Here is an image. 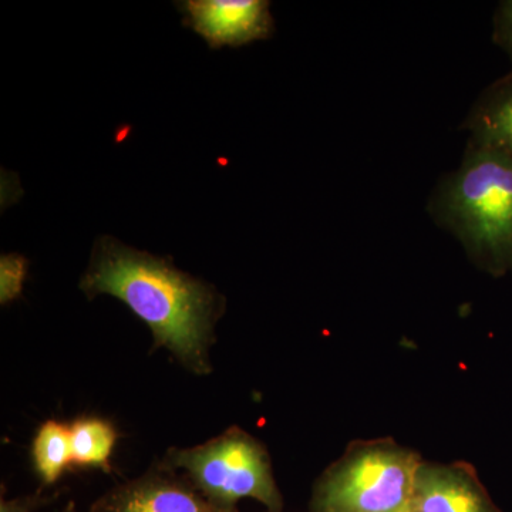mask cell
I'll return each instance as SVG.
<instances>
[{
	"label": "cell",
	"instance_id": "obj_6",
	"mask_svg": "<svg viewBox=\"0 0 512 512\" xmlns=\"http://www.w3.org/2000/svg\"><path fill=\"white\" fill-rule=\"evenodd\" d=\"M90 512H222L190 483L164 466L153 468L100 497Z\"/></svg>",
	"mask_w": 512,
	"mask_h": 512
},
{
	"label": "cell",
	"instance_id": "obj_11",
	"mask_svg": "<svg viewBox=\"0 0 512 512\" xmlns=\"http://www.w3.org/2000/svg\"><path fill=\"white\" fill-rule=\"evenodd\" d=\"M28 258L20 254H5L0 258V303L9 305L22 295L28 276Z\"/></svg>",
	"mask_w": 512,
	"mask_h": 512
},
{
	"label": "cell",
	"instance_id": "obj_8",
	"mask_svg": "<svg viewBox=\"0 0 512 512\" xmlns=\"http://www.w3.org/2000/svg\"><path fill=\"white\" fill-rule=\"evenodd\" d=\"M477 146L512 157V74L494 87L471 117Z\"/></svg>",
	"mask_w": 512,
	"mask_h": 512
},
{
	"label": "cell",
	"instance_id": "obj_1",
	"mask_svg": "<svg viewBox=\"0 0 512 512\" xmlns=\"http://www.w3.org/2000/svg\"><path fill=\"white\" fill-rule=\"evenodd\" d=\"M80 289L89 298L120 299L151 329L156 348L170 350L191 372H211V343L224 298L207 282L175 268L171 259L100 237Z\"/></svg>",
	"mask_w": 512,
	"mask_h": 512
},
{
	"label": "cell",
	"instance_id": "obj_2",
	"mask_svg": "<svg viewBox=\"0 0 512 512\" xmlns=\"http://www.w3.org/2000/svg\"><path fill=\"white\" fill-rule=\"evenodd\" d=\"M444 221L495 271L512 266V157L477 146L444 187Z\"/></svg>",
	"mask_w": 512,
	"mask_h": 512
},
{
	"label": "cell",
	"instance_id": "obj_14",
	"mask_svg": "<svg viewBox=\"0 0 512 512\" xmlns=\"http://www.w3.org/2000/svg\"><path fill=\"white\" fill-rule=\"evenodd\" d=\"M63 512H77L76 504H74L73 501H70V503L64 507Z\"/></svg>",
	"mask_w": 512,
	"mask_h": 512
},
{
	"label": "cell",
	"instance_id": "obj_9",
	"mask_svg": "<svg viewBox=\"0 0 512 512\" xmlns=\"http://www.w3.org/2000/svg\"><path fill=\"white\" fill-rule=\"evenodd\" d=\"M117 431L106 420L84 417L70 426L73 464L110 471V457L116 446Z\"/></svg>",
	"mask_w": 512,
	"mask_h": 512
},
{
	"label": "cell",
	"instance_id": "obj_15",
	"mask_svg": "<svg viewBox=\"0 0 512 512\" xmlns=\"http://www.w3.org/2000/svg\"><path fill=\"white\" fill-rule=\"evenodd\" d=\"M399 512H414V510L412 508V504H410L409 507H406V508H404V510L399 511Z\"/></svg>",
	"mask_w": 512,
	"mask_h": 512
},
{
	"label": "cell",
	"instance_id": "obj_5",
	"mask_svg": "<svg viewBox=\"0 0 512 512\" xmlns=\"http://www.w3.org/2000/svg\"><path fill=\"white\" fill-rule=\"evenodd\" d=\"M184 25L207 40L211 49L268 39L274 32L265 0H185L177 3Z\"/></svg>",
	"mask_w": 512,
	"mask_h": 512
},
{
	"label": "cell",
	"instance_id": "obj_7",
	"mask_svg": "<svg viewBox=\"0 0 512 512\" xmlns=\"http://www.w3.org/2000/svg\"><path fill=\"white\" fill-rule=\"evenodd\" d=\"M414 512H498L470 474L421 466L412 498Z\"/></svg>",
	"mask_w": 512,
	"mask_h": 512
},
{
	"label": "cell",
	"instance_id": "obj_10",
	"mask_svg": "<svg viewBox=\"0 0 512 512\" xmlns=\"http://www.w3.org/2000/svg\"><path fill=\"white\" fill-rule=\"evenodd\" d=\"M32 457L42 483L55 484L67 467L73 464L70 427L55 420L42 424L33 440Z\"/></svg>",
	"mask_w": 512,
	"mask_h": 512
},
{
	"label": "cell",
	"instance_id": "obj_12",
	"mask_svg": "<svg viewBox=\"0 0 512 512\" xmlns=\"http://www.w3.org/2000/svg\"><path fill=\"white\" fill-rule=\"evenodd\" d=\"M495 39L512 59V0L504 2L495 19Z\"/></svg>",
	"mask_w": 512,
	"mask_h": 512
},
{
	"label": "cell",
	"instance_id": "obj_4",
	"mask_svg": "<svg viewBox=\"0 0 512 512\" xmlns=\"http://www.w3.org/2000/svg\"><path fill=\"white\" fill-rule=\"evenodd\" d=\"M419 458L397 448L359 451L323 478L316 512H399L412 504Z\"/></svg>",
	"mask_w": 512,
	"mask_h": 512
},
{
	"label": "cell",
	"instance_id": "obj_3",
	"mask_svg": "<svg viewBox=\"0 0 512 512\" xmlns=\"http://www.w3.org/2000/svg\"><path fill=\"white\" fill-rule=\"evenodd\" d=\"M164 466L181 470L215 508L237 512L238 501L252 498L282 512V497L264 448L239 429H229L201 446L171 448Z\"/></svg>",
	"mask_w": 512,
	"mask_h": 512
},
{
	"label": "cell",
	"instance_id": "obj_13",
	"mask_svg": "<svg viewBox=\"0 0 512 512\" xmlns=\"http://www.w3.org/2000/svg\"><path fill=\"white\" fill-rule=\"evenodd\" d=\"M46 503L47 498L40 493L13 498V500L2 498L0 512H35Z\"/></svg>",
	"mask_w": 512,
	"mask_h": 512
}]
</instances>
